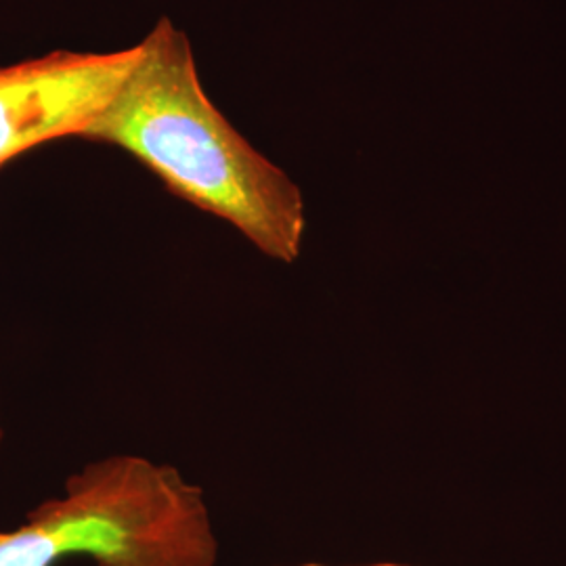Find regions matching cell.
<instances>
[{
    "mask_svg": "<svg viewBox=\"0 0 566 566\" xmlns=\"http://www.w3.org/2000/svg\"><path fill=\"white\" fill-rule=\"evenodd\" d=\"M139 46V60L78 139L120 147L264 256L294 263L306 224L298 185L210 102L191 42L172 21L158 20Z\"/></svg>",
    "mask_w": 566,
    "mask_h": 566,
    "instance_id": "1",
    "label": "cell"
},
{
    "mask_svg": "<svg viewBox=\"0 0 566 566\" xmlns=\"http://www.w3.org/2000/svg\"><path fill=\"white\" fill-rule=\"evenodd\" d=\"M217 566L219 539L203 491L175 465L109 455L84 465L63 497L0 533V566Z\"/></svg>",
    "mask_w": 566,
    "mask_h": 566,
    "instance_id": "2",
    "label": "cell"
},
{
    "mask_svg": "<svg viewBox=\"0 0 566 566\" xmlns=\"http://www.w3.org/2000/svg\"><path fill=\"white\" fill-rule=\"evenodd\" d=\"M139 55V44L112 53L53 51L0 67V166L42 143L81 137Z\"/></svg>",
    "mask_w": 566,
    "mask_h": 566,
    "instance_id": "3",
    "label": "cell"
},
{
    "mask_svg": "<svg viewBox=\"0 0 566 566\" xmlns=\"http://www.w3.org/2000/svg\"><path fill=\"white\" fill-rule=\"evenodd\" d=\"M367 566H407V565H395V563H380V565H367Z\"/></svg>",
    "mask_w": 566,
    "mask_h": 566,
    "instance_id": "4",
    "label": "cell"
},
{
    "mask_svg": "<svg viewBox=\"0 0 566 566\" xmlns=\"http://www.w3.org/2000/svg\"><path fill=\"white\" fill-rule=\"evenodd\" d=\"M2 437H4V432H2V426H0V443H2Z\"/></svg>",
    "mask_w": 566,
    "mask_h": 566,
    "instance_id": "5",
    "label": "cell"
},
{
    "mask_svg": "<svg viewBox=\"0 0 566 566\" xmlns=\"http://www.w3.org/2000/svg\"><path fill=\"white\" fill-rule=\"evenodd\" d=\"M301 566H327V565H301Z\"/></svg>",
    "mask_w": 566,
    "mask_h": 566,
    "instance_id": "6",
    "label": "cell"
}]
</instances>
